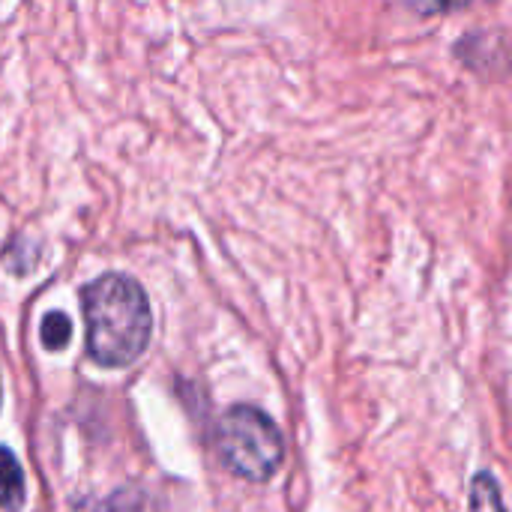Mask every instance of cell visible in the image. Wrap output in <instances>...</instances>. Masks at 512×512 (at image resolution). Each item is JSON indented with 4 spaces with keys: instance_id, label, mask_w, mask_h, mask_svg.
I'll list each match as a JSON object with an SVG mask.
<instances>
[{
    "instance_id": "3",
    "label": "cell",
    "mask_w": 512,
    "mask_h": 512,
    "mask_svg": "<svg viewBox=\"0 0 512 512\" xmlns=\"http://www.w3.org/2000/svg\"><path fill=\"white\" fill-rule=\"evenodd\" d=\"M24 501H27V492H24L21 465L6 447H0V510L18 512L24 507Z\"/></svg>"
},
{
    "instance_id": "6",
    "label": "cell",
    "mask_w": 512,
    "mask_h": 512,
    "mask_svg": "<svg viewBox=\"0 0 512 512\" xmlns=\"http://www.w3.org/2000/svg\"><path fill=\"white\" fill-rule=\"evenodd\" d=\"M414 12L420 15H438V12H453V9H465L474 0H405Z\"/></svg>"
},
{
    "instance_id": "2",
    "label": "cell",
    "mask_w": 512,
    "mask_h": 512,
    "mask_svg": "<svg viewBox=\"0 0 512 512\" xmlns=\"http://www.w3.org/2000/svg\"><path fill=\"white\" fill-rule=\"evenodd\" d=\"M216 441L228 471L249 483L270 480L285 456L282 432L261 408L252 405H234L225 411Z\"/></svg>"
},
{
    "instance_id": "4",
    "label": "cell",
    "mask_w": 512,
    "mask_h": 512,
    "mask_svg": "<svg viewBox=\"0 0 512 512\" xmlns=\"http://www.w3.org/2000/svg\"><path fill=\"white\" fill-rule=\"evenodd\" d=\"M471 510L474 512H504L501 489L492 474H477L471 489Z\"/></svg>"
},
{
    "instance_id": "1",
    "label": "cell",
    "mask_w": 512,
    "mask_h": 512,
    "mask_svg": "<svg viewBox=\"0 0 512 512\" xmlns=\"http://www.w3.org/2000/svg\"><path fill=\"white\" fill-rule=\"evenodd\" d=\"M87 321V354L93 363L120 369L135 363L153 333V312L144 288L123 276L105 273L81 288Z\"/></svg>"
},
{
    "instance_id": "5",
    "label": "cell",
    "mask_w": 512,
    "mask_h": 512,
    "mask_svg": "<svg viewBox=\"0 0 512 512\" xmlns=\"http://www.w3.org/2000/svg\"><path fill=\"white\" fill-rule=\"evenodd\" d=\"M39 339H42V345H45L48 351L66 348L69 339H72V324H69V318H66L63 312H48V315L42 318Z\"/></svg>"
}]
</instances>
